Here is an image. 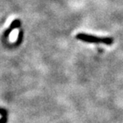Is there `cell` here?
I'll return each instance as SVG.
<instances>
[{
    "mask_svg": "<svg viewBox=\"0 0 123 123\" xmlns=\"http://www.w3.org/2000/svg\"><path fill=\"white\" fill-rule=\"evenodd\" d=\"M76 38L79 40L86 42V43H104L105 45H111L114 43V39L113 38H109V37H105V38H101V37H97L90 35V34H86L80 33L78 34Z\"/></svg>",
    "mask_w": 123,
    "mask_h": 123,
    "instance_id": "1",
    "label": "cell"
},
{
    "mask_svg": "<svg viewBox=\"0 0 123 123\" xmlns=\"http://www.w3.org/2000/svg\"><path fill=\"white\" fill-rule=\"evenodd\" d=\"M21 25V22L18 20V19H16V20H14V22H12V23H11V26L7 29V30L5 31V33H4V36L5 37H6V36H8L9 35V34L11 33V31L12 30H14V29H15L17 27H19Z\"/></svg>",
    "mask_w": 123,
    "mask_h": 123,
    "instance_id": "2",
    "label": "cell"
}]
</instances>
